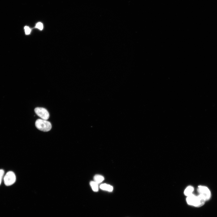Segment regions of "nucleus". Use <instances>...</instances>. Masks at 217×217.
Returning <instances> with one entry per match:
<instances>
[{
  "instance_id": "f257e3e1",
  "label": "nucleus",
  "mask_w": 217,
  "mask_h": 217,
  "mask_svg": "<svg viewBox=\"0 0 217 217\" xmlns=\"http://www.w3.org/2000/svg\"><path fill=\"white\" fill-rule=\"evenodd\" d=\"M186 201L189 205L200 207L204 204L206 200L200 195L197 196L192 194L187 196Z\"/></svg>"
},
{
  "instance_id": "f03ea898",
  "label": "nucleus",
  "mask_w": 217,
  "mask_h": 217,
  "mask_svg": "<svg viewBox=\"0 0 217 217\" xmlns=\"http://www.w3.org/2000/svg\"><path fill=\"white\" fill-rule=\"evenodd\" d=\"M36 127L40 131L47 132L52 128V125L49 121L43 119H39L36 122Z\"/></svg>"
},
{
  "instance_id": "7ed1b4c3",
  "label": "nucleus",
  "mask_w": 217,
  "mask_h": 217,
  "mask_svg": "<svg viewBox=\"0 0 217 217\" xmlns=\"http://www.w3.org/2000/svg\"><path fill=\"white\" fill-rule=\"evenodd\" d=\"M5 184L7 186H10L13 184L16 180L15 174L12 171L8 172L4 177Z\"/></svg>"
},
{
  "instance_id": "20e7f679",
  "label": "nucleus",
  "mask_w": 217,
  "mask_h": 217,
  "mask_svg": "<svg viewBox=\"0 0 217 217\" xmlns=\"http://www.w3.org/2000/svg\"><path fill=\"white\" fill-rule=\"evenodd\" d=\"M197 191L199 195L202 196L206 201L209 200L211 198V194L210 190L208 188L204 186H199L198 187Z\"/></svg>"
},
{
  "instance_id": "39448f33",
  "label": "nucleus",
  "mask_w": 217,
  "mask_h": 217,
  "mask_svg": "<svg viewBox=\"0 0 217 217\" xmlns=\"http://www.w3.org/2000/svg\"><path fill=\"white\" fill-rule=\"evenodd\" d=\"M34 111L36 114L43 119L47 120L50 117L48 112L45 108L37 107L35 109Z\"/></svg>"
},
{
  "instance_id": "423d86ee",
  "label": "nucleus",
  "mask_w": 217,
  "mask_h": 217,
  "mask_svg": "<svg viewBox=\"0 0 217 217\" xmlns=\"http://www.w3.org/2000/svg\"><path fill=\"white\" fill-rule=\"evenodd\" d=\"M101 189L107 191L109 192H111L113 190V188L112 186L106 184H101L100 186Z\"/></svg>"
},
{
  "instance_id": "0eeeda50",
  "label": "nucleus",
  "mask_w": 217,
  "mask_h": 217,
  "mask_svg": "<svg viewBox=\"0 0 217 217\" xmlns=\"http://www.w3.org/2000/svg\"><path fill=\"white\" fill-rule=\"evenodd\" d=\"M194 188L192 186H188L186 188L184 192L185 195L188 196L190 195L193 194V193L194 191Z\"/></svg>"
},
{
  "instance_id": "6e6552de",
  "label": "nucleus",
  "mask_w": 217,
  "mask_h": 217,
  "mask_svg": "<svg viewBox=\"0 0 217 217\" xmlns=\"http://www.w3.org/2000/svg\"><path fill=\"white\" fill-rule=\"evenodd\" d=\"M90 186L94 192H98L99 190L98 184L95 181H91L90 183Z\"/></svg>"
},
{
  "instance_id": "1a4fd4ad",
  "label": "nucleus",
  "mask_w": 217,
  "mask_h": 217,
  "mask_svg": "<svg viewBox=\"0 0 217 217\" xmlns=\"http://www.w3.org/2000/svg\"><path fill=\"white\" fill-rule=\"evenodd\" d=\"M93 178L94 181L98 184L101 183L105 179L103 176L99 175L95 176Z\"/></svg>"
},
{
  "instance_id": "9d476101",
  "label": "nucleus",
  "mask_w": 217,
  "mask_h": 217,
  "mask_svg": "<svg viewBox=\"0 0 217 217\" xmlns=\"http://www.w3.org/2000/svg\"><path fill=\"white\" fill-rule=\"evenodd\" d=\"M4 174V170H0V185L1 184Z\"/></svg>"
},
{
  "instance_id": "9b49d317",
  "label": "nucleus",
  "mask_w": 217,
  "mask_h": 217,
  "mask_svg": "<svg viewBox=\"0 0 217 217\" xmlns=\"http://www.w3.org/2000/svg\"><path fill=\"white\" fill-rule=\"evenodd\" d=\"M36 27L39 30H42L43 29V25L42 23L38 22L36 24Z\"/></svg>"
},
{
  "instance_id": "f8f14e48",
  "label": "nucleus",
  "mask_w": 217,
  "mask_h": 217,
  "mask_svg": "<svg viewBox=\"0 0 217 217\" xmlns=\"http://www.w3.org/2000/svg\"><path fill=\"white\" fill-rule=\"evenodd\" d=\"M25 33L26 34H29L31 32V30L30 28L28 27H25L24 28Z\"/></svg>"
}]
</instances>
